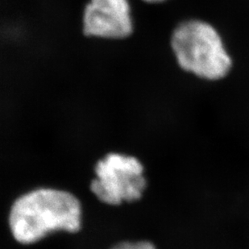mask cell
I'll use <instances>...</instances> for the list:
<instances>
[{
    "label": "cell",
    "instance_id": "4",
    "mask_svg": "<svg viewBox=\"0 0 249 249\" xmlns=\"http://www.w3.org/2000/svg\"><path fill=\"white\" fill-rule=\"evenodd\" d=\"M82 31L87 37L123 40L134 33L129 0H88L82 13Z\"/></svg>",
    "mask_w": 249,
    "mask_h": 249
},
{
    "label": "cell",
    "instance_id": "5",
    "mask_svg": "<svg viewBox=\"0 0 249 249\" xmlns=\"http://www.w3.org/2000/svg\"><path fill=\"white\" fill-rule=\"evenodd\" d=\"M111 249H156V248L152 243L148 241H139L120 243Z\"/></svg>",
    "mask_w": 249,
    "mask_h": 249
},
{
    "label": "cell",
    "instance_id": "6",
    "mask_svg": "<svg viewBox=\"0 0 249 249\" xmlns=\"http://www.w3.org/2000/svg\"><path fill=\"white\" fill-rule=\"evenodd\" d=\"M141 2L148 5L161 4L163 2H166L168 0H141Z\"/></svg>",
    "mask_w": 249,
    "mask_h": 249
},
{
    "label": "cell",
    "instance_id": "1",
    "mask_svg": "<svg viewBox=\"0 0 249 249\" xmlns=\"http://www.w3.org/2000/svg\"><path fill=\"white\" fill-rule=\"evenodd\" d=\"M8 221L15 240L24 245L57 231L77 232L81 228L80 202L66 191L37 189L13 202Z\"/></svg>",
    "mask_w": 249,
    "mask_h": 249
},
{
    "label": "cell",
    "instance_id": "3",
    "mask_svg": "<svg viewBox=\"0 0 249 249\" xmlns=\"http://www.w3.org/2000/svg\"><path fill=\"white\" fill-rule=\"evenodd\" d=\"M143 170L135 157L108 153L95 165L97 178L92 181L90 190L106 204L134 202L141 198L147 185Z\"/></svg>",
    "mask_w": 249,
    "mask_h": 249
},
{
    "label": "cell",
    "instance_id": "2",
    "mask_svg": "<svg viewBox=\"0 0 249 249\" xmlns=\"http://www.w3.org/2000/svg\"><path fill=\"white\" fill-rule=\"evenodd\" d=\"M169 45L179 68L202 80H222L232 69V59L221 36L202 19H185L177 24Z\"/></svg>",
    "mask_w": 249,
    "mask_h": 249
}]
</instances>
